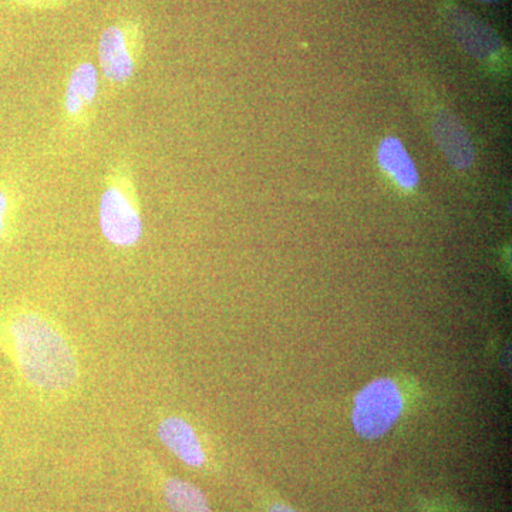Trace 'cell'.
<instances>
[{
    "mask_svg": "<svg viewBox=\"0 0 512 512\" xmlns=\"http://www.w3.org/2000/svg\"><path fill=\"white\" fill-rule=\"evenodd\" d=\"M16 362L26 382L50 393L67 392L79 379V366L63 333L36 312L18 313L9 323Z\"/></svg>",
    "mask_w": 512,
    "mask_h": 512,
    "instance_id": "obj_1",
    "label": "cell"
},
{
    "mask_svg": "<svg viewBox=\"0 0 512 512\" xmlns=\"http://www.w3.org/2000/svg\"><path fill=\"white\" fill-rule=\"evenodd\" d=\"M103 238L114 248L136 247L143 238V214L130 161H116L106 174L99 202Z\"/></svg>",
    "mask_w": 512,
    "mask_h": 512,
    "instance_id": "obj_2",
    "label": "cell"
},
{
    "mask_svg": "<svg viewBox=\"0 0 512 512\" xmlns=\"http://www.w3.org/2000/svg\"><path fill=\"white\" fill-rule=\"evenodd\" d=\"M406 399L392 377H377L367 383L353 400L352 426L363 440L386 436L400 420Z\"/></svg>",
    "mask_w": 512,
    "mask_h": 512,
    "instance_id": "obj_3",
    "label": "cell"
},
{
    "mask_svg": "<svg viewBox=\"0 0 512 512\" xmlns=\"http://www.w3.org/2000/svg\"><path fill=\"white\" fill-rule=\"evenodd\" d=\"M99 69L111 87H126L134 79L144 56V30L134 19L107 26L99 39Z\"/></svg>",
    "mask_w": 512,
    "mask_h": 512,
    "instance_id": "obj_4",
    "label": "cell"
},
{
    "mask_svg": "<svg viewBox=\"0 0 512 512\" xmlns=\"http://www.w3.org/2000/svg\"><path fill=\"white\" fill-rule=\"evenodd\" d=\"M99 70L93 63L80 62L67 79L63 96L64 119L77 130H86L96 117L99 99Z\"/></svg>",
    "mask_w": 512,
    "mask_h": 512,
    "instance_id": "obj_5",
    "label": "cell"
},
{
    "mask_svg": "<svg viewBox=\"0 0 512 512\" xmlns=\"http://www.w3.org/2000/svg\"><path fill=\"white\" fill-rule=\"evenodd\" d=\"M157 437L163 446L185 466L200 470L207 464V453L197 430L180 416L163 417L157 424Z\"/></svg>",
    "mask_w": 512,
    "mask_h": 512,
    "instance_id": "obj_6",
    "label": "cell"
},
{
    "mask_svg": "<svg viewBox=\"0 0 512 512\" xmlns=\"http://www.w3.org/2000/svg\"><path fill=\"white\" fill-rule=\"evenodd\" d=\"M448 23H450L460 45L476 59L490 62L500 53V39L493 30L478 22L476 18L466 15L463 9L448 12Z\"/></svg>",
    "mask_w": 512,
    "mask_h": 512,
    "instance_id": "obj_7",
    "label": "cell"
},
{
    "mask_svg": "<svg viewBox=\"0 0 512 512\" xmlns=\"http://www.w3.org/2000/svg\"><path fill=\"white\" fill-rule=\"evenodd\" d=\"M433 136L448 163L457 170H467L474 161V147L466 128L453 116L441 111L433 123Z\"/></svg>",
    "mask_w": 512,
    "mask_h": 512,
    "instance_id": "obj_8",
    "label": "cell"
},
{
    "mask_svg": "<svg viewBox=\"0 0 512 512\" xmlns=\"http://www.w3.org/2000/svg\"><path fill=\"white\" fill-rule=\"evenodd\" d=\"M380 167L403 190H414L419 184V173L402 141L389 137L377 150Z\"/></svg>",
    "mask_w": 512,
    "mask_h": 512,
    "instance_id": "obj_9",
    "label": "cell"
},
{
    "mask_svg": "<svg viewBox=\"0 0 512 512\" xmlns=\"http://www.w3.org/2000/svg\"><path fill=\"white\" fill-rule=\"evenodd\" d=\"M163 497L171 512H212L200 488L181 478H165Z\"/></svg>",
    "mask_w": 512,
    "mask_h": 512,
    "instance_id": "obj_10",
    "label": "cell"
},
{
    "mask_svg": "<svg viewBox=\"0 0 512 512\" xmlns=\"http://www.w3.org/2000/svg\"><path fill=\"white\" fill-rule=\"evenodd\" d=\"M13 2L26 9L52 10L63 8L67 0H13Z\"/></svg>",
    "mask_w": 512,
    "mask_h": 512,
    "instance_id": "obj_11",
    "label": "cell"
},
{
    "mask_svg": "<svg viewBox=\"0 0 512 512\" xmlns=\"http://www.w3.org/2000/svg\"><path fill=\"white\" fill-rule=\"evenodd\" d=\"M10 205H12V201H10L8 191L0 187V237L8 224Z\"/></svg>",
    "mask_w": 512,
    "mask_h": 512,
    "instance_id": "obj_12",
    "label": "cell"
},
{
    "mask_svg": "<svg viewBox=\"0 0 512 512\" xmlns=\"http://www.w3.org/2000/svg\"><path fill=\"white\" fill-rule=\"evenodd\" d=\"M266 512H299L295 510V508L291 507V505L282 503V501H275V503H271L266 508Z\"/></svg>",
    "mask_w": 512,
    "mask_h": 512,
    "instance_id": "obj_13",
    "label": "cell"
},
{
    "mask_svg": "<svg viewBox=\"0 0 512 512\" xmlns=\"http://www.w3.org/2000/svg\"><path fill=\"white\" fill-rule=\"evenodd\" d=\"M481 2H495V0H481Z\"/></svg>",
    "mask_w": 512,
    "mask_h": 512,
    "instance_id": "obj_14",
    "label": "cell"
}]
</instances>
